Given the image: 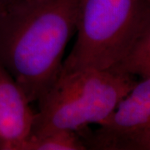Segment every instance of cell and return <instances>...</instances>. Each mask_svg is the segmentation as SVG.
<instances>
[{
  "mask_svg": "<svg viewBox=\"0 0 150 150\" xmlns=\"http://www.w3.org/2000/svg\"><path fill=\"white\" fill-rule=\"evenodd\" d=\"M147 1H148V3L150 4V0H147Z\"/></svg>",
  "mask_w": 150,
  "mask_h": 150,
  "instance_id": "obj_10",
  "label": "cell"
},
{
  "mask_svg": "<svg viewBox=\"0 0 150 150\" xmlns=\"http://www.w3.org/2000/svg\"><path fill=\"white\" fill-rule=\"evenodd\" d=\"M133 75L112 69L78 70L60 74L38 101L30 136L58 130L82 132L100 124L133 88Z\"/></svg>",
  "mask_w": 150,
  "mask_h": 150,
  "instance_id": "obj_2",
  "label": "cell"
},
{
  "mask_svg": "<svg viewBox=\"0 0 150 150\" xmlns=\"http://www.w3.org/2000/svg\"><path fill=\"white\" fill-rule=\"evenodd\" d=\"M112 70L150 78V17L129 54Z\"/></svg>",
  "mask_w": 150,
  "mask_h": 150,
  "instance_id": "obj_6",
  "label": "cell"
},
{
  "mask_svg": "<svg viewBox=\"0 0 150 150\" xmlns=\"http://www.w3.org/2000/svg\"><path fill=\"white\" fill-rule=\"evenodd\" d=\"M7 1H8V0H0V4L4 3V2H7Z\"/></svg>",
  "mask_w": 150,
  "mask_h": 150,
  "instance_id": "obj_9",
  "label": "cell"
},
{
  "mask_svg": "<svg viewBox=\"0 0 150 150\" xmlns=\"http://www.w3.org/2000/svg\"><path fill=\"white\" fill-rule=\"evenodd\" d=\"M139 150H150V138L147 141H145L143 144L140 145Z\"/></svg>",
  "mask_w": 150,
  "mask_h": 150,
  "instance_id": "obj_8",
  "label": "cell"
},
{
  "mask_svg": "<svg viewBox=\"0 0 150 150\" xmlns=\"http://www.w3.org/2000/svg\"><path fill=\"white\" fill-rule=\"evenodd\" d=\"M150 138V78L143 79L118 103L88 139V149L139 150Z\"/></svg>",
  "mask_w": 150,
  "mask_h": 150,
  "instance_id": "obj_4",
  "label": "cell"
},
{
  "mask_svg": "<svg viewBox=\"0 0 150 150\" xmlns=\"http://www.w3.org/2000/svg\"><path fill=\"white\" fill-rule=\"evenodd\" d=\"M30 103L21 87L0 65V150H21L35 118Z\"/></svg>",
  "mask_w": 150,
  "mask_h": 150,
  "instance_id": "obj_5",
  "label": "cell"
},
{
  "mask_svg": "<svg viewBox=\"0 0 150 150\" xmlns=\"http://www.w3.org/2000/svg\"><path fill=\"white\" fill-rule=\"evenodd\" d=\"M149 17L147 0H80L77 39L60 74L113 69L129 54Z\"/></svg>",
  "mask_w": 150,
  "mask_h": 150,
  "instance_id": "obj_3",
  "label": "cell"
},
{
  "mask_svg": "<svg viewBox=\"0 0 150 150\" xmlns=\"http://www.w3.org/2000/svg\"><path fill=\"white\" fill-rule=\"evenodd\" d=\"M84 140L71 130H58L41 137L29 136L21 150H85Z\"/></svg>",
  "mask_w": 150,
  "mask_h": 150,
  "instance_id": "obj_7",
  "label": "cell"
},
{
  "mask_svg": "<svg viewBox=\"0 0 150 150\" xmlns=\"http://www.w3.org/2000/svg\"><path fill=\"white\" fill-rule=\"evenodd\" d=\"M80 0H8L0 4V65L38 102L58 79L76 30Z\"/></svg>",
  "mask_w": 150,
  "mask_h": 150,
  "instance_id": "obj_1",
  "label": "cell"
}]
</instances>
